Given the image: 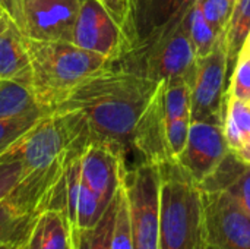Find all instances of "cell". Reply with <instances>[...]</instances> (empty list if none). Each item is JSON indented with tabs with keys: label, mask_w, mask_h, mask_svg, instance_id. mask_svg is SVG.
Returning <instances> with one entry per match:
<instances>
[{
	"label": "cell",
	"mask_w": 250,
	"mask_h": 249,
	"mask_svg": "<svg viewBox=\"0 0 250 249\" xmlns=\"http://www.w3.org/2000/svg\"><path fill=\"white\" fill-rule=\"evenodd\" d=\"M0 79H16L31 85L26 37L6 13L0 15Z\"/></svg>",
	"instance_id": "cell-14"
},
{
	"label": "cell",
	"mask_w": 250,
	"mask_h": 249,
	"mask_svg": "<svg viewBox=\"0 0 250 249\" xmlns=\"http://www.w3.org/2000/svg\"><path fill=\"white\" fill-rule=\"evenodd\" d=\"M126 157L104 144H88L81 154V178L107 207L122 186Z\"/></svg>",
	"instance_id": "cell-10"
},
{
	"label": "cell",
	"mask_w": 250,
	"mask_h": 249,
	"mask_svg": "<svg viewBox=\"0 0 250 249\" xmlns=\"http://www.w3.org/2000/svg\"><path fill=\"white\" fill-rule=\"evenodd\" d=\"M224 135L231 151L245 147L250 139V109L249 106L230 94H226L224 112Z\"/></svg>",
	"instance_id": "cell-19"
},
{
	"label": "cell",
	"mask_w": 250,
	"mask_h": 249,
	"mask_svg": "<svg viewBox=\"0 0 250 249\" xmlns=\"http://www.w3.org/2000/svg\"><path fill=\"white\" fill-rule=\"evenodd\" d=\"M136 0H130V6H132V10H133V4H135Z\"/></svg>",
	"instance_id": "cell-33"
},
{
	"label": "cell",
	"mask_w": 250,
	"mask_h": 249,
	"mask_svg": "<svg viewBox=\"0 0 250 249\" xmlns=\"http://www.w3.org/2000/svg\"><path fill=\"white\" fill-rule=\"evenodd\" d=\"M202 205L204 249H250V214L233 197L202 189Z\"/></svg>",
	"instance_id": "cell-6"
},
{
	"label": "cell",
	"mask_w": 250,
	"mask_h": 249,
	"mask_svg": "<svg viewBox=\"0 0 250 249\" xmlns=\"http://www.w3.org/2000/svg\"><path fill=\"white\" fill-rule=\"evenodd\" d=\"M227 72V44L224 34L209 54L198 59L195 76L190 84L192 122L224 123Z\"/></svg>",
	"instance_id": "cell-7"
},
{
	"label": "cell",
	"mask_w": 250,
	"mask_h": 249,
	"mask_svg": "<svg viewBox=\"0 0 250 249\" xmlns=\"http://www.w3.org/2000/svg\"><path fill=\"white\" fill-rule=\"evenodd\" d=\"M160 247L204 249L202 189L177 161L160 164Z\"/></svg>",
	"instance_id": "cell-4"
},
{
	"label": "cell",
	"mask_w": 250,
	"mask_h": 249,
	"mask_svg": "<svg viewBox=\"0 0 250 249\" xmlns=\"http://www.w3.org/2000/svg\"><path fill=\"white\" fill-rule=\"evenodd\" d=\"M189 32H190V38L193 41L198 59L209 54L217 45L218 40L226 34V32H218L207 21V18L204 16L196 1L192 6L190 13H189Z\"/></svg>",
	"instance_id": "cell-22"
},
{
	"label": "cell",
	"mask_w": 250,
	"mask_h": 249,
	"mask_svg": "<svg viewBox=\"0 0 250 249\" xmlns=\"http://www.w3.org/2000/svg\"><path fill=\"white\" fill-rule=\"evenodd\" d=\"M133 151H136L144 161H149L157 166L174 161L170 157L167 145V126L160 82L136 125L133 134Z\"/></svg>",
	"instance_id": "cell-12"
},
{
	"label": "cell",
	"mask_w": 250,
	"mask_h": 249,
	"mask_svg": "<svg viewBox=\"0 0 250 249\" xmlns=\"http://www.w3.org/2000/svg\"><path fill=\"white\" fill-rule=\"evenodd\" d=\"M1 13H4V12H3V10H1V9H0V15H1Z\"/></svg>",
	"instance_id": "cell-34"
},
{
	"label": "cell",
	"mask_w": 250,
	"mask_h": 249,
	"mask_svg": "<svg viewBox=\"0 0 250 249\" xmlns=\"http://www.w3.org/2000/svg\"><path fill=\"white\" fill-rule=\"evenodd\" d=\"M48 112L38 103L32 87L16 79H0V119Z\"/></svg>",
	"instance_id": "cell-17"
},
{
	"label": "cell",
	"mask_w": 250,
	"mask_h": 249,
	"mask_svg": "<svg viewBox=\"0 0 250 249\" xmlns=\"http://www.w3.org/2000/svg\"><path fill=\"white\" fill-rule=\"evenodd\" d=\"M44 113L47 112L13 119H0V156L7 153L35 125V122Z\"/></svg>",
	"instance_id": "cell-23"
},
{
	"label": "cell",
	"mask_w": 250,
	"mask_h": 249,
	"mask_svg": "<svg viewBox=\"0 0 250 249\" xmlns=\"http://www.w3.org/2000/svg\"><path fill=\"white\" fill-rule=\"evenodd\" d=\"M250 35V0H237L226 29L227 65L233 72Z\"/></svg>",
	"instance_id": "cell-20"
},
{
	"label": "cell",
	"mask_w": 250,
	"mask_h": 249,
	"mask_svg": "<svg viewBox=\"0 0 250 249\" xmlns=\"http://www.w3.org/2000/svg\"><path fill=\"white\" fill-rule=\"evenodd\" d=\"M248 144H249V145H250V139H249V142H248ZM248 144H246V145H248Z\"/></svg>",
	"instance_id": "cell-36"
},
{
	"label": "cell",
	"mask_w": 250,
	"mask_h": 249,
	"mask_svg": "<svg viewBox=\"0 0 250 249\" xmlns=\"http://www.w3.org/2000/svg\"><path fill=\"white\" fill-rule=\"evenodd\" d=\"M242 53H245V54H250V35L249 38H248V41H246V44H245V48H243V51Z\"/></svg>",
	"instance_id": "cell-31"
},
{
	"label": "cell",
	"mask_w": 250,
	"mask_h": 249,
	"mask_svg": "<svg viewBox=\"0 0 250 249\" xmlns=\"http://www.w3.org/2000/svg\"><path fill=\"white\" fill-rule=\"evenodd\" d=\"M227 94L246 104L250 103V54H240L237 65L231 72Z\"/></svg>",
	"instance_id": "cell-27"
},
{
	"label": "cell",
	"mask_w": 250,
	"mask_h": 249,
	"mask_svg": "<svg viewBox=\"0 0 250 249\" xmlns=\"http://www.w3.org/2000/svg\"><path fill=\"white\" fill-rule=\"evenodd\" d=\"M35 217L19 213L6 198L0 203V245L21 249Z\"/></svg>",
	"instance_id": "cell-21"
},
{
	"label": "cell",
	"mask_w": 250,
	"mask_h": 249,
	"mask_svg": "<svg viewBox=\"0 0 250 249\" xmlns=\"http://www.w3.org/2000/svg\"><path fill=\"white\" fill-rule=\"evenodd\" d=\"M0 249H16L13 247H9V245H0Z\"/></svg>",
	"instance_id": "cell-32"
},
{
	"label": "cell",
	"mask_w": 250,
	"mask_h": 249,
	"mask_svg": "<svg viewBox=\"0 0 250 249\" xmlns=\"http://www.w3.org/2000/svg\"><path fill=\"white\" fill-rule=\"evenodd\" d=\"M26 37L42 41H72L79 0H23Z\"/></svg>",
	"instance_id": "cell-11"
},
{
	"label": "cell",
	"mask_w": 250,
	"mask_h": 249,
	"mask_svg": "<svg viewBox=\"0 0 250 249\" xmlns=\"http://www.w3.org/2000/svg\"><path fill=\"white\" fill-rule=\"evenodd\" d=\"M26 47L31 87L45 110L56 109L82 81L111 62L72 41H42L26 37Z\"/></svg>",
	"instance_id": "cell-2"
},
{
	"label": "cell",
	"mask_w": 250,
	"mask_h": 249,
	"mask_svg": "<svg viewBox=\"0 0 250 249\" xmlns=\"http://www.w3.org/2000/svg\"><path fill=\"white\" fill-rule=\"evenodd\" d=\"M230 147L220 123L192 122L186 145L177 157L179 166L201 185L224 160Z\"/></svg>",
	"instance_id": "cell-9"
},
{
	"label": "cell",
	"mask_w": 250,
	"mask_h": 249,
	"mask_svg": "<svg viewBox=\"0 0 250 249\" xmlns=\"http://www.w3.org/2000/svg\"><path fill=\"white\" fill-rule=\"evenodd\" d=\"M111 249H135L133 241H132V233H130L129 208H127V198H126L123 182L119 191V205H117Z\"/></svg>",
	"instance_id": "cell-24"
},
{
	"label": "cell",
	"mask_w": 250,
	"mask_h": 249,
	"mask_svg": "<svg viewBox=\"0 0 250 249\" xmlns=\"http://www.w3.org/2000/svg\"><path fill=\"white\" fill-rule=\"evenodd\" d=\"M22 178V163L10 151L0 156V203L6 200Z\"/></svg>",
	"instance_id": "cell-26"
},
{
	"label": "cell",
	"mask_w": 250,
	"mask_h": 249,
	"mask_svg": "<svg viewBox=\"0 0 250 249\" xmlns=\"http://www.w3.org/2000/svg\"><path fill=\"white\" fill-rule=\"evenodd\" d=\"M72 249H73V244H72Z\"/></svg>",
	"instance_id": "cell-37"
},
{
	"label": "cell",
	"mask_w": 250,
	"mask_h": 249,
	"mask_svg": "<svg viewBox=\"0 0 250 249\" xmlns=\"http://www.w3.org/2000/svg\"><path fill=\"white\" fill-rule=\"evenodd\" d=\"M0 9L15 22V25L26 37V19H25L23 0H0Z\"/></svg>",
	"instance_id": "cell-29"
},
{
	"label": "cell",
	"mask_w": 250,
	"mask_h": 249,
	"mask_svg": "<svg viewBox=\"0 0 250 249\" xmlns=\"http://www.w3.org/2000/svg\"><path fill=\"white\" fill-rule=\"evenodd\" d=\"M111 18L117 22V25L123 29L127 41L129 50L132 44V6L130 0H100ZM127 50V51H129Z\"/></svg>",
	"instance_id": "cell-28"
},
{
	"label": "cell",
	"mask_w": 250,
	"mask_h": 249,
	"mask_svg": "<svg viewBox=\"0 0 250 249\" xmlns=\"http://www.w3.org/2000/svg\"><path fill=\"white\" fill-rule=\"evenodd\" d=\"M207 21L218 31L226 32L237 0H196Z\"/></svg>",
	"instance_id": "cell-25"
},
{
	"label": "cell",
	"mask_w": 250,
	"mask_h": 249,
	"mask_svg": "<svg viewBox=\"0 0 250 249\" xmlns=\"http://www.w3.org/2000/svg\"><path fill=\"white\" fill-rule=\"evenodd\" d=\"M157 85L114 59L82 81L56 109L76 113L88 144H104L127 157L133 151L136 125Z\"/></svg>",
	"instance_id": "cell-1"
},
{
	"label": "cell",
	"mask_w": 250,
	"mask_h": 249,
	"mask_svg": "<svg viewBox=\"0 0 250 249\" xmlns=\"http://www.w3.org/2000/svg\"><path fill=\"white\" fill-rule=\"evenodd\" d=\"M21 249H72V226L64 211L40 213Z\"/></svg>",
	"instance_id": "cell-16"
},
{
	"label": "cell",
	"mask_w": 250,
	"mask_h": 249,
	"mask_svg": "<svg viewBox=\"0 0 250 249\" xmlns=\"http://www.w3.org/2000/svg\"><path fill=\"white\" fill-rule=\"evenodd\" d=\"M186 9L164 28L148 37L117 57L130 70L154 81H193L198 56L189 32V13Z\"/></svg>",
	"instance_id": "cell-3"
},
{
	"label": "cell",
	"mask_w": 250,
	"mask_h": 249,
	"mask_svg": "<svg viewBox=\"0 0 250 249\" xmlns=\"http://www.w3.org/2000/svg\"><path fill=\"white\" fill-rule=\"evenodd\" d=\"M119 191L95 226L89 229L72 227L73 249H111L117 205H119Z\"/></svg>",
	"instance_id": "cell-18"
},
{
	"label": "cell",
	"mask_w": 250,
	"mask_h": 249,
	"mask_svg": "<svg viewBox=\"0 0 250 249\" xmlns=\"http://www.w3.org/2000/svg\"><path fill=\"white\" fill-rule=\"evenodd\" d=\"M248 106H249V109H250V103H248Z\"/></svg>",
	"instance_id": "cell-35"
},
{
	"label": "cell",
	"mask_w": 250,
	"mask_h": 249,
	"mask_svg": "<svg viewBox=\"0 0 250 249\" xmlns=\"http://www.w3.org/2000/svg\"><path fill=\"white\" fill-rule=\"evenodd\" d=\"M243 161H246V163H249L250 164V145H245V147H242L240 150H237V151H234Z\"/></svg>",
	"instance_id": "cell-30"
},
{
	"label": "cell",
	"mask_w": 250,
	"mask_h": 249,
	"mask_svg": "<svg viewBox=\"0 0 250 249\" xmlns=\"http://www.w3.org/2000/svg\"><path fill=\"white\" fill-rule=\"evenodd\" d=\"M72 43L111 60L129 50L123 29L100 0H79Z\"/></svg>",
	"instance_id": "cell-8"
},
{
	"label": "cell",
	"mask_w": 250,
	"mask_h": 249,
	"mask_svg": "<svg viewBox=\"0 0 250 249\" xmlns=\"http://www.w3.org/2000/svg\"><path fill=\"white\" fill-rule=\"evenodd\" d=\"M160 167L141 160L127 167L123 186L127 198L130 233L135 249H161L160 247Z\"/></svg>",
	"instance_id": "cell-5"
},
{
	"label": "cell",
	"mask_w": 250,
	"mask_h": 249,
	"mask_svg": "<svg viewBox=\"0 0 250 249\" xmlns=\"http://www.w3.org/2000/svg\"><path fill=\"white\" fill-rule=\"evenodd\" d=\"M204 191H224L250 214V164L229 151L218 167L199 185Z\"/></svg>",
	"instance_id": "cell-15"
},
{
	"label": "cell",
	"mask_w": 250,
	"mask_h": 249,
	"mask_svg": "<svg viewBox=\"0 0 250 249\" xmlns=\"http://www.w3.org/2000/svg\"><path fill=\"white\" fill-rule=\"evenodd\" d=\"M196 0H136L132 10V47L164 28Z\"/></svg>",
	"instance_id": "cell-13"
}]
</instances>
